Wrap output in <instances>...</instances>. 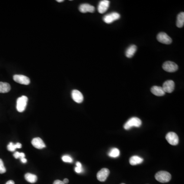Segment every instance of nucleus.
I'll return each mask as SVG.
<instances>
[{
    "label": "nucleus",
    "mask_w": 184,
    "mask_h": 184,
    "mask_svg": "<svg viewBox=\"0 0 184 184\" xmlns=\"http://www.w3.org/2000/svg\"><path fill=\"white\" fill-rule=\"evenodd\" d=\"M155 178L160 183H167L171 180V175L167 171H160L155 174Z\"/></svg>",
    "instance_id": "nucleus-1"
},
{
    "label": "nucleus",
    "mask_w": 184,
    "mask_h": 184,
    "mask_svg": "<svg viewBox=\"0 0 184 184\" xmlns=\"http://www.w3.org/2000/svg\"><path fill=\"white\" fill-rule=\"evenodd\" d=\"M142 125V121L137 117H132L126 122L124 125V128L126 130H129L132 127L139 128Z\"/></svg>",
    "instance_id": "nucleus-2"
},
{
    "label": "nucleus",
    "mask_w": 184,
    "mask_h": 184,
    "mask_svg": "<svg viewBox=\"0 0 184 184\" xmlns=\"http://www.w3.org/2000/svg\"><path fill=\"white\" fill-rule=\"evenodd\" d=\"M27 97L22 96L19 97L16 101V110L20 113H22L25 110L27 105Z\"/></svg>",
    "instance_id": "nucleus-3"
},
{
    "label": "nucleus",
    "mask_w": 184,
    "mask_h": 184,
    "mask_svg": "<svg viewBox=\"0 0 184 184\" xmlns=\"http://www.w3.org/2000/svg\"><path fill=\"white\" fill-rule=\"evenodd\" d=\"M163 69L167 72H175L178 70V65L173 61H166L163 65Z\"/></svg>",
    "instance_id": "nucleus-4"
},
{
    "label": "nucleus",
    "mask_w": 184,
    "mask_h": 184,
    "mask_svg": "<svg viewBox=\"0 0 184 184\" xmlns=\"http://www.w3.org/2000/svg\"><path fill=\"white\" fill-rule=\"evenodd\" d=\"M120 18V15L116 12H113L105 15L103 17V21L106 24L112 23L115 20H118Z\"/></svg>",
    "instance_id": "nucleus-5"
},
{
    "label": "nucleus",
    "mask_w": 184,
    "mask_h": 184,
    "mask_svg": "<svg viewBox=\"0 0 184 184\" xmlns=\"http://www.w3.org/2000/svg\"><path fill=\"white\" fill-rule=\"evenodd\" d=\"M166 139L170 144L173 146L177 145L179 142L178 136L177 135V133L173 132H168L166 136Z\"/></svg>",
    "instance_id": "nucleus-6"
},
{
    "label": "nucleus",
    "mask_w": 184,
    "mask_h": 184,
    "mask_svg": "<svg viewBox=\"0 0 184 184\" xmlns=\"http://www.w3.org/2000/svg\"><path fill=\"white\" fill-rule=\"evenodd\" d=\"M157 40L159 42L161 43L162 44H166V45H169V44H171V43L173 42L171 38L164 32H160L158 34L157 36Z\"/></svg>",
    "instance_id": "nucleus-7"
},
{
    "label": "nucleus",
    "mask_w": 184,
    "mask_h": 184,
    "mask_svg": "<svg viewBox=\"0 0 184 184\" xmlns=\"http://www.w3.org/2000/svg\"><path fill=\"white\" fill-rule=\"evenodd\" d=\"M13 80L16 83L24 85H28L30 83V80L26 76L23 75H15L13 77Z\"/></svg>",
    "instance_id": "nucleus-8"
},
{
    "label": "nucleus",
    "mask_w": 184,
    "mask_h": 184,
    "mask_svg": "<svg viewBox=\"0 0 184 184\" xmlns=\"http://www.w3.org/2000/svg\"><path fill=\"white\" fill-rule=\"evenodd\" d=\"M175 84L174 81L168 80L163 84L162 88L165 93H171L174 90Z\"/></svg>",
    "instance_id": "nucleus-9"
},
{
    "label": "nucleus",
    "mask_w": 184,
    "mask_h": 184,
    "mask_svg": "<svg viewBox=\"0 0 184 184\" xmlns=\"http://www.w3.org/2000/svg\"><path fill=\"white\" fill-rule=\"evenodd\" d=\"M110 174V170L107 168H102L97 173V177L98 181L105 182Z\"/></svg>",
    "instance_id": "nucleus-10"
},
{
    "label": "nucleus",
    "mask_w": 184,
    "mask_h": 184,
    "mask_svg": "<svg viewBox=\"0 0 184 184\" xmlns=\"http://www.w3.org/2000/svg\"><path fill=\"white\" fill-rule=\"evenodd\" d=\"M72 97L74 101L76 103H80L83 101V96L80 92L77 90H73Z\"/></svg>",
    "instance_id": "nucleus-11"
},
{
    "label": "nucleus",
    "mask_w": 184,
    "mask_h": 184,
    "mask_svg": "<svg viewBox=\"0 0 184 184\" xmlns=\"http://www.w3.org/2000/svg\"><path fill=\"white\" fill-rule=\"evenodd\" d=\"M110 6V1L107 0H103L99 2L98 6V11L100 13H104L107 11Z\"/></svg>",
    "instance_id": "nucleus-12"
},
{
    "label": "nucleus",
    "mask_w": 184,
    "mask_h": 184,
    "mask_svg": "<svg viewBox=\"0 0 184 184\" xmlns=\"http://www.w3.org/2000/svg\"><path fill=\"white\" fill-rule=\"evenodd\" d=\"M80 12L82 13H87V12H91L93 13L95 11V7L94 6L88 4H83L80 5L79 7Z\"/></svg>",
    "instance_id": "nucleus-13"
},
{
    "label": "nucleus",
    "mask_w": 184,
    "mask_h": 184,
    "mask_svg": "<svg viewBox=\"0 0 184 184\" xmlns=\"http://www.w3.org/2000/svg\"><path fill=\"white\" fill-rule=\"evenodd\" d=\"M31 143L32 145L37 149H41L46 147V145L43 141L38 137L33 139L31 141Z\"/></svg>",
    "instance_id": "nucleus-14"
},
{
    "label": "nucleus",
    "mask_w": 184,
    "mask_h": 184,
    "mask_svg": "<svg viewBox=\"0 0 184 184\" xmlns=\"http://www.w3.org/2000/svg\"><path fill=\"white\" fill-rule=\"evenodd\" d=\"M151 92L157 96H163L165 94L162 87L159 86H154L151 88Z\"/></svg>",
    "instance_id": "nucleus-15"
},
{
    "label": "nucleus",
    "mask_w": 184,
    "mask_h": 184,
    "mask_svg": "<svg viewBox=\"0 0 184 184\" xmlns=\"http://www.w3.org/2000/svg\"><path fill=\"white\" fill-rule=\"evenodd\" d=\"M137 47L135 45H132L128 47L125 52V55L128 58H132L136 52Z\"/></svg>",
    "instance_id": "nucleus-16"
},
{
    "label": "nucleus",
    "mask_w": 184,
    "mask_h": 184,
    "mask_svg": "<svg viewBox=\"0 0 184 184\" xmlns=\"http://www.w3.org/2000/svg\"><path fill=\"white\" fill-rule=\"evenodd\" d=\"M143 161V159L142 158L137 156V155H133L129 159V163L132 166L137 165L138 164H141Z\"/></svg>",
    "instance_id": "nucleus-17"
},
{
    "label": "nucleus",
    "mask_w": 184,
    "mask_h": 184,
    "mask_svg": "<svg viewBox=\"0 0 184 184\" xmlns=\"http://www.w3.org/2000/svg\"><path fill=\"white\" fill-rule=\"evenodd\" d=\"M11 90L10 84L7 83L0 82V93H6Z\"/></svg>",
    "instance_id": "nucleus-18"
},
{
    "label": "nucleus",
    "mask_w": 184,
    "mask_h": 184,
    "mask_svg": "<svg viewBox=\"0 0 184 184\" xmlns=\"http://www.w3.org/2000/svg\"><path fill=\"white\" fill-rule=\"evenodd\" d=\"M184 25V12L179 13L177 16V26L178 28H182Z\"/></svg>",
    "instance_id": "nucleus-19"
},
{
    "label": "nucleus",
    "mask_w": 184,
    "mask_h": 184,
    "mask_svg": "<svg viewBox=\"0 0 184 184\" xmlns=\"http://www.w3.org/2000/svg\"><path fill=\"white\" fill-rule=\"evenodd\" d=\"M25 180L30 183H35L38 180V177L35 174L27 173L25 175Z\"/></svg>",
    "instance_id": "nucleus-20"
},
{
    "label": "nucleus",
    "mask_w": 184,
    "mask_h": 184,
    "mask_svg": "<svg viewBox=\"0 0 184 184\" xmlns=\"http://www.w3.org/2000/svg\"><path fill=\"white\" fill-rule=\"evenodd\" d=\"M22 144L20 143H17L16 144H13L12 142H10V143L8 145V150L13 152L16 150V148H20L22 147Z\"/></svg>",
    "instance_id": "nucleus-21"
},
{
    "label": "nucleus",
    "mask_w": 184,
    "mask_h": 184,
    "mask_svg": "<svg viewBox=\"0 0 184 184\" xmlns=\"http://www.w3.org/2000/svg\"><path fill=\"white\" fill-rule=\"evenodd\" d=\"M108 155L111 158H117L120 155V151L118 148H114L110 150Z\"/></svg>",
    "instance_id": "nucleus-22"
},
{
    "label": "nucleus",
    "mask_w": 184,
    "mask_h": 184,
    "mask_svg": "<svg viewBox=\"0 0 184 184\" xmlns=\"http://www.w3.org/2000/svg\"><path fill=\"white\" fill-rule=\"evenodd\" d=\"M13 156L16 159H22V158H25V155L23 152H19L18 151L15 152L13 154Z\"/></svg>",
    "instance_id": "nucleus-23"
},
{
    "label": "nucleus",
    "mask_w": 184,
    "mask_h": 184,
    "mask_svg": "<svg viewBox=\"0 0 184 184\" xmlns=\"http://www.w3.org/2000/svg\"><path fill=\"white\" fill-rule=\"evenodd\" d=\"M6 169L5 167L4 163L2 159H0V174H3L6 173Z\"/></svg>",
    "instance_id": "nucleus-24"
},
{
    "label": "nucleus",
    "mask_w": 184,
    "mask_h": 184,
    "mask_svg": "<svg viewBox=\"0 0 184 184\" xmlns=\"http://www.w3.org/2000/svg\"><path fill=\"white\" fill-rule=\"evenodd\" d=\"M62 160L64 162L66 163H72L73 159L69 155H64L62 157Z\"/></svg>",
    "instance_id": "nucleus-25"
},
{
    "label": "nucleus",
    "mask_w": 184,
    "mask_h": 184,
    "mask_svg": "<svg viewBox=\"0 0 184 184\" xmlns=\"http://www.w3.org/2000/svg\"><path fill=\"white\" fill-rule=\"evenodd\" d=\"M75 171L76 173H81L83 171V167H82V168H79V167H76L75 168Z\"/></svg>",
    "instance_id": "nucleus-26"
},
{
    "label": "nucleus",
    "mask_w": 184,
    "mask_h": 184,
    "mask_svg": "<svg viewBox=\"0 0 184 184\" xmlns=\"http://www.w3.org/2000/svg\"><path fill=\"white\" fill-rule=\"evenodd\" d=\"M53 184H65L64 182L60 180H56L54 182Z\"/></svg>",
    "instance_id": "nucleus-27"
},
{
    "label": "nucleus",
    "mask_w": 184,
    "mask_h": 184,
    "mask_svg": "<svg viewBox=\"0 0 184 184\" xmlns=\"http://www.w3.org/2000/svg\"><path fill=\"white\" fill-rule=\"evenodd\" d=\"M76 167H79V168H82V165H81V163H80L79 162H77L76 163Z\"/></svg>",
    "instance_id": "nucleus-28"
},
{
    "label": "nucleus",
    "mask_w": 184,
    "mask_h": 184,
    "mask_svg": "<svg viewBox=\"0 0 184 184\" xmlns=\"http://www.w3.org/2000/svg\"><path fill=\"white\" fill-rule=\"evenodd\" d=\"M20 161L22 162L23 163H26L27 162V159H25V158H22V159H20Z\"/></svg>",
    "instance_id": "nucleus-29"
},
{
    "label": "nucleus",
    "mask_w": 184,
    "mask_h": 184,
    "mask_svg": "<svg viewBox=\"0 0 184 184\" xmlns=\"http://www.w3.org/2000/svg\"><path fill=\"white\" fill-rule=\"evenodd\" d=\"M5 184H15V182L12 181V180H9Z\"/></svg>",
    "instance_id": "nucleus-30"
},
{
    "label": "nucleus",
    "mask_w": 184,
    "mask_h": 184,
    "mask_svg": "<svg viewBox=\"0 0 184 184\" xmlns=\"http://www.w3.org/2000/svg\"><path fill=\"white\" fill-rule=\"evenodd\" d=\"M63 182H64V183L65 184H68V183H69L68 179V178H65V179L64 180V181H63Z\"/></svg>",
    "instance_id": "nucleus-31"
},
{
    "label": "nucleus",
    "mask_w": 184,
    "mask_h": 184,
    "mask_svg": "<svg viewBox=\"0 0 184 184\" xmlns=\"http://www.w3.org/2000/svg\"><path fill=\"white\" fill-rule=\"evenodd\" d=\"M56 1L57 2H59V3H61V2H63L64 1V0H57Z\"/></svg>",
    "instance_id": "nucleus-32"
},
{
    "label": "nucleus",
    "mask_w": 184,
    "mask_h": 184,
    "mask_svg": "<svg viewBox=\"0 0 184 184\" xmlns=\"http://www.w3.org/2000/svg\"></svg>",
    "instance_id": "nucleus-33"
}]
</instances>
